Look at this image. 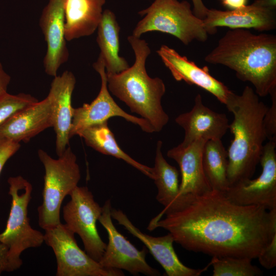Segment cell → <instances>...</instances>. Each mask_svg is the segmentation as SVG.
<instances>
[{"label":"cell","instance_id":"cell-17","mask_svg":"<svg viewBox=\"0 0 276 276\" xmlns=\"http://www.w3.org/2000/svg\"><path fill=\"white\" fill-rule=\"evenodd\" d=\"M202 20L208 34L211 35L216 33L218 27L254 29L262 32L273 30L276 27L274 10L254 4L235 10L209 9Z\"/></svg>","mask_w":276,"mask_h":276},{"label":"cell","instance_id":"cell-14","mask_svg":"<svg viewBox=\"0 0 276 276\" xmlns=\"http://www.w3.org/2000/svg\"><path fill=\"white\" fill-rule=\"evenodd\" d=\"M111 218L123 226L131 234L143 242L155 260L160 264L168 276H199L207 269L210 264L203 269H193L183 264L178 259L170 233L161 237H153L141 232L120 210L111 208Z\"/></svg>","mask_w":276,"mask_h":276},{"label":"cell","instance_id":"cell-34","mask_svg":"<svg viewBox=\"0 0 276 276\" xmlns=\"http://www.w3.org/2000/svg\"><path fill=\"white\" fill-rule=\"evenodd\" d=\"M247 0H221L222 4L229 10H235L246 6Z\"/></svg>","mask_w":276,"mask_h":276},{"label":"cell","instance_id":"cell-21","mask_svg":"<svg viewBox=\"0 0 276 276\" xmlns=\"http://www.w3.org/2000/svg\"><path fill=\"white\" fill-rule=\"evenodd\" d=\"M106 0H65V38L71 41L93 34L101 22Z\"/></svg>","mask_w":276,"mask_h":276},{"label":"cell","instance_id":"cell-30","mask_svg":"<svg viewBox=\"0 0 276 276\" xmlns=\"http://www.w3.org/2000/svg\"><path fill=\"white\" fill-rule=\"evenodd\" d=\"M20 145L0 136V175L7 160L19 149Z\"/></svg>","mask_w":276,"mask_h":276},{"label":"cell","instance_id":"cell-13","mask_svg":"<svg viewBox=\"0 0 276 276\" xmlns=\"http://www.w3.org/2000/svg\"><path fill=\"white\" fill-rule=\"evenodd\" d=\"M65 3V0H49L39 19L47 43L43 66L45 73L54 77L57 76L59 68L69 57L64 33Z\"/></svg>","mask_w":276,"mask_h":276},{"label":"cell","instance_id":"cell-31","mask_svg":"<svg viewBox=\"0 0 276 276\" xmlns=\"http://www.w3.org/2000/svg\"><path fill=\"white\" fill-rule=\"evenodd\" d=\"M193 5V12L198 18L203 19L205 18L209 9L203 3L202 0H192Z\"/></svg>","mask_w":276,"mask_h":276},{"label":"cell","instance_id":"cell-5","mask_svg":"<svg viewBox=\"0 0 276 276\" xmlns=\"http://www.w3.org/2000/svg\"><path fill=\"white\" fill-rule=\"evenodd\" d=\"M38 155L45 169L42 202L37 209L38 224L45 230L61 223L62 202L78 186L81 173L76 156L70 147L57 159L41 149Z\"/></svg>","mask_w":276,"mask_h":276},{"label":"cell","instance_id":"cell-3","mask_svg":"<svg viewBox=\"0 0 276 276\" xmlns=\"http://www.w3.org/2000/svg\"><path fill=\"white\" fill-rule=\"evenodd\" d=\"M225 105L234 116L229 125L233 139L227 150L229 186L255 172L266 140L263 119L268 106L248 86L241 95L233 93Z\"/></svg>","mask_w":276,"mask_h":276},{"label":"cell","instance_id":"cell-1","mask_svg":"<svg viewBox=\"0 0 276 276\" xmlns=\"http://www.w3.org/2000/svg\"><path fill=\"white\" fill-rule=\"evenodd\" d=\"M165 215L148 229L163 228L185 249L212 257L256 259L276 234V209L237 204L214 190L183 195Z\"/></svg>","mask_w":276,"mask_h":276},{"label":"cell","instance_id":"cell-2","mask_svg":"<svg viewBox=\"0 0 276 276\" xmlns=\"http://www.w3.org/2000/svg\"><path fill=\"white\" fill-rule=\"evenodd\" d=\"M204 60L233 70L239 79L252 84L259 97L276 89L275 35L231 29Z\"/></svg>","mask_w":276,"mask_h":276},{"label":"cell","instance_id":"cell-19","mask_svg":"<svg viewBox=\"0 0 276 276\" xmlns=\"http://www.w3.org/2000/svg\"><path fill=\"white\" fill-rule=\"evenodd\" d=\"M206 141L199 139L187 146L179 144L167 152V156L175 160L180 168V195H199L212 190L202 166V151Z\"/></svg>","mask_w":276,"mask_h":276},{"label":"cell","instance_id":"cell-16","mask_svg":"<svg viewBox=\"0 0 276 276\" xmlns=\"http://www.w3.org/2000/svg\"><path fill=\"white\" fill-rule=\"evenodd\" d=\"M175 122L185 130V137L180 144L187 146L199 139L221 140L229 129L226 115L206 106L201 96L197 94L193 108L177 116Z\"/></svg>","mask_w":276,"mask_h":276},{"label":"cell","instance_id":"cell-6","mask_svg":"<svg viewBox=\"0 0 276 276\" xmlns=\"http://www.w3.org/2000/svg\"><path fill=\"white\" fill-rule=\"evenodd\" d=\"M11 205L4 231L0 233V242L8 248V272L18 269L22 264L20 255L29 248L40 246L44 234L30 224L28 207L31 199L32 185L21 176L8 179Z\"/></svg>","mask_w":276,"mask_h":276},{"label":"cell","instance_id":"cell-22","mask_svg":"<svg viewBox=\"0 0 276 276\" xmlns=\"http://www.w3.org/2000/svg\"><path fill=\"white\" fill-rule=\"evenodd\" d=\"M163 143H157L153 180L157 187V201L164 206L163 210L155 217L160 219L163 215L173 211L182 200L180 195L179 172L176 167L170 165L162 152Z\"/></svg>","mask_w":276,"mask_h":276},{"label":"cell","instance_id":"cell-9","mask_svg":"<svg viewBox=\"0 0 276 276\" xmlns=\"http://www.w3.org/2000/svg\"><path fill=\"white\" fill-rule=\"evenodd\" d=\"M70 196L71 199L62 210L65 225L79 236L85 251L99 262L107 245L100 237L96 225L102 206L95 201L86 187L77 186Z\"/></svg>","mask_w":276,"mask_h":276},{"label":"cell","instance_id":"cell-27","mask_svg":"<svg viewBox=\"0 0 276 276\" xmlns=\"http://www.w3.org/2000/svg\"><path fill=\"white\" fill-rule=\"evenodd\" d=\"M38 101L30 94L8 93L0 97V125L18 112Z\"/></svg>","mask_w":276,"mask_h":276},{"label":"cell","instance_id":"cell-4","mask_svg":"<svg viewBox=\"0 0 276 276\" xmlns=\"http://www.w3.org/2000/svg\"><path fill=\"white\" fill-rule=\"evenodd\" d=\"M127 40L134 53L135 61L119 73L106 74L108 89L132 112L146 120L154 132H159L169 119L161 104L166 92L165 83L162 79L151 78L147 73L146 61L151 53L147 42L133 35Z\"/></svg>","mask_w":276,"mask_h":276},{"label":"cell","instance_id":"cell-20","mask_svg":"<svg viewBox=\"0 0 276 276\" xmlns=\"http://www.w3.org/2000/svg\"><path fill=\"white\" fill-rule=\"evenodd\" d=\"M76 84L74 74L68 71L55 76L49 94L53 102V126L56 135V152L61 155L69 145L73 107L72 96Z\"/></svg>","mask_w":276,"mask_h":276},{"label":"cell","instance_id":"cell-12","mask_svg":"<svg viewBox=\"0 0 276 276\" xmlns=\"http://www.w3.org/2000/svg\"><path fill=\"white\" fill-rule=\"evenodd\" d=\"M93 66L101 78L100 90L97 97L90 104L84 103L81 107L73 108L70 138L84 128L107 121L108 119L116 116L123 118L137 125L146 132H154L146 120L128 114L114 101L108 89L105 65L100 57L99 56Z\"/></svg>","mask_w":276,"mask_h":276},{"label":"cell","instance_id":"cell-33","mask_svg":"<svg viewBox=\"0 0 276 276\" xmlns=\"http://www.w3.org/2000/svg\"><path fill=\"white\" fill-rule=\"evenodd\" d=\"M8 248L0 242V275L4 271L8 272Z\"/></svg>","mask_w":276,"mask_h":276},{"label":"cell","instance_id":"cell-11","mask_svg":"<svg viewBox=\"0 0 276 276\" xmlns=\"http://www.w3.org/2000/svg\"><path fill=\"white\" fill-rule=\"evenodd\" d=\"M111 208L110 200H106L98 219L106 229L108 238L99 264L105 268L125 270L133 275H160V272L147 262L148 249L143 247L142 250H138L117 230L112 221Z\"/></svg>","mask_w":276,"mask_h":276},{"label":"cell","instance_id":"cell-25","mask_svg":"<svg viewBox=\"0 0 276 276\" xmlns=\"http://www.w3.org/2000/svg\"><path fill=\"white\" fill-rule=\"evenodd\" d=\"M203 171L212 190L224 193L229 187L228 156L221 140L205 142L202 151Z\"/></svg>","mask_w":276,"mask_h":276},{"label":"cell","instance_id":"cell-8","mask_svg":"<svg viewBox=\"0 0 276 276\" xmlns=\"http://www.w3.org/2000/svg\"><path fill=\"white\" fill-rule=\"evenodd\" d=\"M75 234L61 223L45 229L44 242L57 261L56 276H123L119 269L102 267L77 244Z\"/></svg>","mask_w":276,"mask_h":276},{"label":"cell","instance_id":"cell-26","mask_svg":"<svg viewBox=\"0 0 276 276\" xmlns=\"http://www.w3.org/2000/svg\"><path fill=\"white\" fill-rule=\"evenodd\" d=\"M213 276H259L263 274L258 267L251 263L252 259L245 257H212Z\"/></svg>","mask_w":276,"mask_h":276},{"label":"cell","instance_id":"cell-28","mask_svg":"<svg viewBox=\"0 0 276 276\" xmlns=\"http://www.w3.org/2000/svg\"><path fill=\"white\" fill-rule=\"evenodd\" d=\"M269 95L272 103L268 107L263 119V125L268 141L276 142V89L273 90Z\"/></svg>","mask_w":276,"mask_h":276},{"label":"cell","instance_id":"cell-29","mask_svg":"<svg viewBox=\"0 0 276 276\" xmlns=\"http://www.w3.org/2000/svg\"><path fill=\"white\" fill-rule=\"evenodd\" d=\"M257 258L260 264L267 269H271L276 266V234H274L266 246L261 251Z\"/></svg>","mask_w":276,"mask_h":276},{"label":"cell","instance_id":"cell-35","mask_svg":"<svg viewBox=\"0 0 276 276\" xmlns=\"http://www.w3.org/2000/svg\"><path fill=\"white\" fill-rule=\"evenodd\" d=\"M252 4L272 10L276 7V0H256Z\"/></svg>","mask_w":276,"mask_h":276},{"label":"cell","instance_id":"cell-15","mask_svg":"<svg viewBox=\"0 0 276 276\" xmlns=\"http://www.w3.org/2000/svg\"><path fill=\"white\" fill-rule=\"evenodd\" d=\"M156 52L175 80L196 85L211 93L224 105L233 94L225 84L210 74L207 66L199 67L166 45H162Z\"/></svg>","mask_w":276,"mask_h":276},{"label":"cell","instance_id":"cell-18","mask_svg":"<svg viewBox=\"0 0 276 276\" xmlns=\"http://www.w3.org/2000/svg\"><path fill=\"white\" fill-rule=\"evenodd\" d=\"M53 102L49 93L43 100L18 112L0 125V136L16 143H28L45 129L53 127Z\"/></svg>","mask_w":276,"mask_h":276},{"label":"cell","instance_id":"cell-10","mask_svg":"<svg viewBox=\"0 0 276 276\" xmlns=\"http://www.w3.org/2000/svg\"><path fill=\"white\" fill-rule=\"evenodd\" d=\"M276 142L263 146L258 177L239 180L224 193L231 201L241 205H260L269 211L276 209Z\"/></svg>","mask_w":276,"mask_h":276},{"label":"cell","instance_id":"cell-24","mask_svg":"<svg viewBox=\"0 0 276 276\" xmlns=\"http://www.w3.org/2000/svg\"><path fill=\"white\" fill-rule=\"evenodd\" d=\"M86 145L105 155L121 159L153 179V168L142 164L124 152L118 145L107 121L95 124L77 132Z\"/></svg>","mask_w":276,"mask_h":276},{"label":"cell","instance_id":"cell-23","mask_svg":"<svg viewBox=\"0 0 276 276\" xmlns=\"http://www.w3.org/2000/svg\"><path fill=\"white\" fill-rule=\"evenodd\" d=\"M97 30L99 56L103 61L106 74L119 73L128 68L127 60L119 55L120 27L112 11L106 9L103 12Z\"/></svg>","mask_w":276,"mask_h":276},{"label":"cell","instance_id":"cell-32","mask_svg":"<svg viewBox=\"0 0 276 276\" xmlns=\"http://www.w3.org/2000/svg\"><path fill=\"white\" fill-rule=\"evenodd\" d=\"M10 80V76L5 72L0 63V97L7 93V87Z\"/></svg>","mask_w":276,"mask_h":276},{"label":"cell","instance_id":"cell-7","mask_svg":"<svg viewBox=\"0 0 276 276\" xmlns=\"http://www.w3.org/2000/svg\"><path fill=\"white\" fill-rule=\"evenodd\" d=\"M144 18L133 31L137 37L157 31L174 36L185 45L194 40L204 42L208 37L203 20L197 17L186 1L154 0L147 8L138 12Z\"/></svg>","mask_w":276,"mask_h":276}]
</instances>
